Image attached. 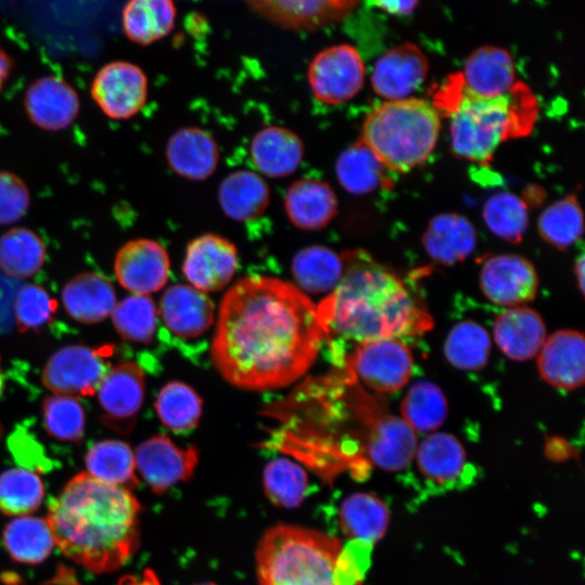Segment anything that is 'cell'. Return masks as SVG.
<instances>
[{
    "mask_svg": "<svg viewBox=\"0 0 585 585\" xmlns=\"http://www.w3.org/2000/svg\"><path fill=\"white\" fill-rule=\"evenodd\" d=\"M323 340L316 306L306 292L286 281L249 276L221 301L211 359L232 386L272 390L302 377Z\"/></svg>",
    "mask_w": 585,
    "mask_h": 585,
    "instance_id": "cell-1",
    "label": "cell"
},
{
    "mask_svg": "<svg viewBox=\"0 0 585 585\" xmlns=\"http://www.w3.org/2000/svg\"><path fill=\"white\" fill-rule=\"evenodd\" d=\"M140 512L129 489L80 472L50 503L47 522L65 557L93 573H106L138 549Z\"/></svg>",
    "mask_w": 585,
    "mask_h": 585,
    "instance_id": "cell-2",
    "label": "cell"
},
{
    "mask_svg": "<svg viewBox=\"0 0 585 585\" xmlns=\"http://www.w3.org/2000/svg\"><path fill=\"white\" fill-rule=\"evenodd\" d=\"M341 258L340 282L316 307L330 349L340 341L402 339L431 327V317L403 282L367 252L347 251Z\"/></svg>",
    "mask_w": 585,
    "mask_h": 585,
    "instance_id": "cell-3",
    "label": "cell"
},
{
    "mask_svg": "<svg viewBox=\"0 0 585 585\" xmlns=\"http://www.w3.org/2000/svg\"><path fill=\"white\" fill-rule=\"evenodd\" d=\"M370 548L295 524L268 529L256 548L259 585H364Z\"/></svg>",
    "mask_w": 585,
    "mask_h": 585,
    "instance_id": "cell-4",
    "label": "cell"
},
{
    "mask_svg": "<svg viewBox=\"0 0 585 585\" xmlns=\"http://www.w3.org/2000/svg\"><path fill=\"white\" fill-rule=\"evenodd\" d=\"M439 132L435 106L422 99L406 98L373 108L364 120L361 141L388 170L407 172L427 160Z\"/></svg>",
    "mask_w": 585,
    "mask_h": 585,
    "instance_id": "cell-5",
    "label": "cell"
},
{
    "mask_svg": "<svg viewBox=\"0 0 585 585\" xmlns=\"http://www.w3.org/2000/svg\"><path fill=\"white\" fill-rule=\"evenodd\" d=\"M517 83L511 92L499 96H480L468 91L459 74L450 77L440 94L447 101L452 147L467 160L484 162L492 158L499 143L514 134L519 121L520 94Z\"/></svg>",
    "mask_w": 585,
    "mask_h": 585,
    "instance_id": "cell-6",
    "label": "cell"
},
{
    "mask_svg": "<svg viewBox=\"0 0 585 585\" xmlns=\"http://www.w3.org/2000/svg\"><path fill=\"white\" fill-rule=\"evenodd\" d=\"M348 376L369 389L388 393L403 388L413 370V356L399 338H380L361 342L343 361Z\"/></svg>",
    "mask_w": 585,
    "mask_h": 585,
    "instance_id": "cell-7",
    "label": "cell"
},
{
    "mask_svg": "<svg viewBox=\"0 0 585 585\" xmlns=\"http://www.w3.org/2000/svg\"><path fill=\"white\" fill-rule=\"evenodd\" d=\"M113 346L74 344L56 351L42 372V384L56 394L93 395L108 372Z\"/></svg>",
    "mask_w": 585,
    "mask_h": 585,
    "instance_id": "cell-8",
    "label": "cell"
},
{
    "mask_svg": "<svg viewBox=\"0 0 585 585\" xmlns=\"http://www.w3.org/2000/svg\"><path fill=\"white\" fill-rule=\"evenodd\" d=\"M365 67L361 54L342 43L320 51L311 61L308 80L316 100L337 105L354 98L364 83Z\"/></svg>",
    "mask_w": 585,
    "mask_h": 585,
    "instance_id": "cell-9",
    "label": "cell"
},
{
    "mask_svg": "<svg viewBox=\"0 0 585 585\" xmlns=\"http://www.w3.org/2000/svg\"><path fill=\"white\" fill-rule=\"evenodd\" d=\"M148 81L143 69L128 61H113L94 76L90 93L100 109L109 118L126 120L145 105Z\"/></svg>",
    "mask_w": 585,
    "mask_h": 585,
    "instance_id": "cell-10",
    "label": "cell"
},
{
    "mask_svg": "<svg viewBox=\"0 0 585 585\" xmlns=\"http://www.w3.org/2000/svg\"><path fill=\"white\" fill-rule=\"evenodd\" d=\"M144 373L133 362L108 369L98 388L102 421L120 433L132 430L144 400Z\"/></svg>",
    "mask_w": 585,
    "mask_h": 585,
    "instance_id": "cell-11",
    "label": "cell"
},
{
    "mask_svg": "<svg viewBox=\"0 0 585 585\" xmlns=\"http://www.w3.org/2000/svg\"><path fill=\"white\" fill-rule=\"evenodd\" d=\"M237 268L235 245L225 237L207 233L186 246L182 271L194 288L208 292L225 287Z\"/></svg>",
    "mask_w": 585,
    "mask_h": 585,
    "instance_id": "cell-12",
    "label": "cell"
},
{
    "mask_svg": "<svg viewBox=\"0 0 585 585\" xmlns=\"http://www.w3.org/2000/svg\"><path fill=\"white\" fill-rule=\"evenodd\" d=\"M135 466L153 492L161 494L173 485L187 481L195 472L198 451L174 444L164 434L153 435L135 451Z\"/></svg>",
    "mask_w": 585,
    "mask_h": 585,
    "instance_id": "cell-13",
    "label": "cell"
},
{
    "mask_svg": "<svg viewBox=\"0 0 585 585\" xmlns=\"http://www.w3.org/2000/svg\"><path fill=\"white\" fill-rule=\"evenodd\" d=\"M114 272L129 291L148 295L161 289L170 274V259L165 247L148 238L131 239L116 253Z\"/></svg>",
    "mask_w": 585,
    "mask_h": 585,
    "instance_id": "cell-14",
    "label": "cell"
},
{
    "mask_svg": "<svg viewBox=\"0 0 585 585\" xmlns=\"http://www.w3.org/2000/svg\"><path fill=\"white\" fill-rule=\"evenodd\" d=\"M480 286L490 301L518 307L535 298L538 277L528 259L519 255H496L483 262Z\"/></svg>",
    "mask_w": 585,
    "mask_h": 585,
    "instance_id": "cell-15",
    "label": "cell"
},
{
    "mask_svg": "<svg viewBox=\"0 0 585 585\" xmlns=\"http://www.w3.org/2000/svg\"><path fill=\"white\" fill-rule=\"evenodd\" d=\"M24 108L32 125L55 132L68 128L78 117L80 99L65 79L47 75L28 86L24 94Z\"/></svg>",
    "mask_w": 585,
    "mask_h": 585,
    "instance_id": "cell-16",
    "label": "cell"
},
{
    "mask_svg": "<svg viewBox=\"0 0 585 585\" xmlns=\"http://www.w3.org/2000/svg\"><path fill=\"white\" fill-rule=\"evenodd\" d=\"M360 0H245L274 24L290 30H316L347 17Z\"/></svg>",
    "mask_w": 585,
    "mask_h": 585,
    "instance_id": "cell-17",
    "label": "cell"
},
{
    "mask_svg": "<svg viewBox=\"0 0 585 585\" xmlns=\"http://www.w3.org/2000/svg\"><path fill=\"white\" fill-rule=\"evenodd\" d=\"M428 60L414 43L405 42L385 52L375 63L372 87L387 101L408 98L426 79Z\"/></svg>",
    "mask_w": 585,
    "mask_h": 585,
    "instance_id": "cell-18",
    "label": "cell"
},
{
    "mask_svg": "<svg viewBox=\"0 0 585 585\" xmlns=\"http://www.w3.org/2000/svg\"><path fill=\"white\" fill-rule=\"evenodd\" d=\"M537 369L550 386L572 390L585 378V340L582 333L560 329L546 337L537 353Z\"/></svg>",
    "mask_w": 585,
    "mask_h": 585,
    "instance_id": "cell-19",
    "label": "cell"
},
{
    "mask_svg": "<svg viewBox=\"0 0 585 585\" xmlns=\"http://www.w3.org/2000/svg\"><path fill=\"white\" fill-rule=\"evenodd\" d=\"M417 434L402 418L380 415L369 422L365 435V452L369 463L394 472L405 469L415 457Z\"/></svg>",
    "mask_w": 585,
    "mask_h": 585,
    "instance_id": "cell-20",
    "label": "cell"
},
{
    "mask_svg": "<svg viewBox=\"0 0 585 585\" xmlns=\"http://www.w3.org/2000/svg\"><path fill=\"white\" fill-rule=\"evenodd\" d=\"M160 316L168 329L180 338H197L205 334L214 318L211 299L193 286L173 285L162 295Z\"/></svg>",
    "mask_w": 585,
    "mask_h": 585,
    "instance_id": "cell-21",
    "label": "cell"
},
{
    "mask_svg": "<svg viewBox=\"0 0 585 585\" xmlns=\"http://www.w3.org/2000/svg\"><path fill=\"white\" fill-rule=\"evenodd\" d=\"M459 78L468 91L489 98L508 94L518 83L510 53L495 46H483L472 51Z\"/></svg>",
    "mask_w": 585,
    "mask_h": 585,
    "instance_id": "cell-22",
    "label": "cell"
},
{
    "mask_svg": "<svg viewBox=\"0 0 585 585\" xmlns=\"http://www.w3.org/2000/svg\"><path fill=\"white\" fill-rule=\"evenodd\" d=\"M493 336L507 358L526 361L537 355L546 339V327L538 312L518 306L496 316Z\"/></svg>",
    "mask_w": 585,
    "mask_h": 585,
    "instance_id": "cell-23",
    "label": "cell"
},
{
    "mask_svg": "<svg viewBox=\"0 0 585 585\" xmlns=\"http://www.w3.org/2000/svg\"><path fill=\"white\" fill-rule=\"evenodd\" d=\"M284 207L289 221L296 227L317 231L334 219L338 202L327 182L316 178H302L287 190Z\"/></svg>",
    "mask_w": 585,
    "mask_h": 585,
    "instance_id": "cell-24",
    "label": "cell"
},
{
    "mask_svg": "<svg viewBox=\"0 0 585 585\" xmlns=\"http://www.w3.org/2000/svg\"><path fill=\"white\" fill-rule=\"evenodd\" d=\"M166 158L169 167L180 177L204 180L217 169L220 155L217 142L207 131L186 127L170 136Z\"/></svg>",
    "mask_w": 585,
    "mask_h": 585,
    "instance_id": "cell-25",
    "label": "cell"
},
{
    "mask_svg": "<svg viewBox=\"0 0 585 585\" xmlns=\"http://www.w3.org/2000/svg\"><path fill=\"white\" fill-rule=\"evenodd\" d=\"M338 519L340 529L350 543L372 548L388 530L390 510L378 496L356 492L342 500Z\"/></svg>",
    "mask_w": 585,
    "mask_h": 585,
    "instance_id": "cell-26",
    "label": "cell"
},
{
    "mask_svg": "<svg viewBox=\"0 0 585 585\" xmlns=\"http://www.w3.org/2000/svg\"><path fill=\"white\" fill-rule=\"evenodd\" d=\"M303 144L292 131L270 126L252 139L250 155L256 168L270 178H284L294 173L303 157Z\"/></svg>",
    "mask_w": 585,
    "mask_h": 585,
    "instance_id": "cell-27",
    "label": "cell"
},
{
    "mask_svg": "<svg viewBox=\"0 0 585 585\" xmlns=\"http://www.w3.org/2000/svg\"><path fill=\"white\" fill-rule=\"evenodd\" d=\"M62 300L67 313L83 324H95L108 316L116 304L112 283L102 274L81 273L63 288Z\"/></svg>",
    "mask_w": 585,
    "mask_h": 585,
    "instance_id": "cell-28",
    "label": "cell"
},
{
    "mask_svg": "<svg viewBox=\"0 0 585 585\" xmlns=\"http://www.w3.org/2000/svg\"><path fill=\"white\" fill-rule=\"evenodd\" d=\"M474 226L458 213H441L428 224L422 244L428 255L437 262L450 265L467 258L474 249Z\"/></svg>",
    "mask_w": 585,
    "mask_h": 585,
    "instance_id": "cell-29",
    "label": "cell"
},
{
    "mask_svg": "<svg viewBox=\"0 0 585 585\" xmlns=\"http://www.w3.org/2000/svg\"><path fill=\"white\" fill-rule=\"evenodd\" d=\"M223 212L239 222L259 218L270 202V190L262 177L250 170H237L224 178L219 187Z\"/></svg>",
    "mask_w": 585,
    "mask_h": 585,
    "instance_id": "cell-30",
    "label": "cell"
},
{
    "mask_svg": "<svg viewBox=\"0 0 585 585\" xmlns=\"http://www.w3.org/2000/svg\"><path fill=\"white\" fill-rule=\"evenodd\" d=\"M176 18L173 0H128L121 12L126 37L140 46H148L170 34Z\"/></svg>",
    "mask_w": 585,
    "mask_h": 585,
    "instance_id": "cell-31",
    "label": "cell"
},
{
    "mask_svg": "<svg viewBox=\"0 0 585 585\" xmlns=\"http://www.w3.org/2000/svg\"><path fill=\"white\" fill-rule=\"evenodd\" d=\"M415 458L419 471L427 480L445 485L463 472L466 452L456 437L431 432L417 445Z\"/></svg>",
    "mask_w": 585,
    "mask_h": 585,
    "instance_id": "cell-32",
    "label": "cell"
},
{
    "mask_svg": "<svg viewBox=\"0 0 585 585\" xmlns=\"http://www.w3.org/2000/svg\"><path fill=\"white\" fill-rule=\"evenodd\" d=\"M291 272L299 289L310 294L330 292L341 280L343 261L326 246H309L296 253Z\"/></svg>",
    "mask_w": 585,
    "mask_h": 585,
    "instance_id": "cell-33",
    "label": "cell"
},
{
    "mask_svg": "<svg viewBox=\"0 0 585 585\" xmlns=\"http://www.w3.org/2000/svg\"><path fill=\"white\" fill-rule=\"evenodd\" d=\"M54 538L47 521L22 516L11 520L3 530V545L17 562L37 564L46 560L54 546Z\"/></svg>",
    "mask_w": 585,
    "mask_h": 585,
    "instance_id": "cell-34",
    "label": "cell"
},
{
    "mask_svg": "<svg viewBox=\"0 0 585 585\" xmlns=\"http://www.w3.org/2000/svg\"><path fill=\"white\" fill-rule=\"evenodd\" d=\"M47 248L30 229L13 227L0 236V269L14 278L35 275L43 266Z\"/></svg>",
    "mask_w": 585,
    "mask_h": 585,
    "instance_id": "cell-35",
    "label": "cell"
},
{
    "mask_svg": "<svg viewBox=\"0 0 585 585\" xmlns=\"http://www.w3.org/2000/svg\"><path fill=\"white\" fill-rule=\"evenodd\" d=\"M86 467L93 478L126 489L139 484L135 459L131 447L119 440H104L87 452Z\"/></svg>",
    "mask_w": 585,
    "mask_h": 585,
    "instance_id": "cell-36",
    "label": "cell"
},
{
    "mask_svg": "<svg viewBox=\"0 0 585 585\" xmlns=\"http://www.w3.org/2000/svg\"><path fill=\"white\" fill-rule=\"evenodd\" d=\"M386 167L360 140L343 151L336 162L339 183L350 193L363 195L382 184Z\"/></svg>",
    "mask_w": 585,
    "mask_h": 585,
    "instance_id": "cell-37",
    "label": "cell"
},
{
    "mask_svg": "<svg viewBox=\"0 0 585 585\" xmlns=\"http://www.w3.org/2000/svg\"><path fill=\"white\" fill-rule=\"evenodd\" d=\"M402 418L415 432H434L447 416V401L442 390L431 381L414 382L401 403Z\"/></svg>",
    "mask_w": 585,
    "mask_h": 585,
    "instance_id": "cell-38",
    "label": "cell"
},
{
    "mask_svg": "<svg viewBox=\"0 0 585 585\" xmlns=\"http://www.w3.org/2000/svg\"><path fill=\"white\" fill-rule=\"evenodd\" d=\"M155 410L160 421L176 433L192 431L203 412V400L188 385L170 381L159 391Z\"/></svg>",
    "mask_w": 585,
    "mask_h": 585,
    "instance_id": "cell-39",
    "label": "cell"
},
{
    "mask_svg": "<svg viewBox=\"0 0 585 585\" xmlns=\"http://www.w3.org/2000/svg\"><path fill=\"white\" fill-rule=\"evenodd\" d=\"M268 499L281 508H296L308 494L309 478L303 467L286 457L272 459L263 469Z\"/></svg>",
    "mask_w": 585,
    "mask_h": 585,
    "instance_id": "cell-40",
    "label": "cell"
},
{
    "mask_svg": "<svg viewBox=\"0 0 585 585\" xmlns=\"http://www.w3.org/2000/svg\"><path fill=\"white\" fill-rule=\"evenodd\" d=\"M491 351V338L481 325L471 320L456 324L444 343L446 360L463 370H479L485 366Z\"/></svg>",
    "mask_w": 585,
    "mask_h": 585,
    "instance_id": "cell-41",
    "label": "cell"
},
{
    "mask_svg": "<svg viewBox=\"0 0 585 585\" xmlns=\"http://www.w3.org/2000/svg\"><path fill=\"white\" fill-rule=\"evenodd\" d=\"M44 487L31 470L13 468L0 474V511L8 516H26L42 504Z\"/></svg>",
    "mask_w": 585,
    "mask_h": 585,
    "instance_id": "cell-42",
    "label": "cell"
},
{
    "mask_svg": "<svg viewBox=\"0 0 585 585\" xmlns=\"http://www.w3.org/2000/svg\"><path fill=\"white\" fill-rule=\"evenodd\" d=\"M112 318L117 333L127 341L148 343L157 326V311L147 295L134 294L115 304Z\"/></svg>",
    "mask_w": 585,
    "mask_h": 585,
    "instance_id": "cell-43",
    "label": "cell"
},
{
    "mask_svg": "<svg viewBox=\"0 0 585 585\" xmlns=\"http://www.w3.org/2000/svg\"><path fill=\"white\" fill-rule=\"evenodd\" d=\"M538 232L559 249L573 245L583 233V214L576 197L567 196L548 206L540 216Z\"/></svg>",
    "mask_w": 585,
    "mask_h": 585,
    "instance_id": "cell-44",
    "label": "cell"
},
{
    "mask_svg": "<svg viewBox=\"0 0 585 585\" xmlns=\"http://www.w3.org/2000/svg\"><path fill=\"white\" fill-rule=\"evenodd\" d=\"M483 219L495 235L512 243L522 239L529 224L524 202L506 192L495 194L486 200Z\"/></svg>",
    "mask_w": 585,
    "mask_h": 585,
    "instance_id": "cell-45",
    "label": "cell"
},
{
    "mask_svg": "<svg viewBox=\"0 0 585 585\" xmlns=\"http://www.w3.org/2000/svg\"><path fill=\"white\" fill-rule=\"evenodd\" d=\"M43 424L48 434L61 441H80L86 428V413L73 395L55 394L43 403Z\"/></svg>",
    "mask_w": 585,
    "mask_h": 585,
    "instance_id": "cell-46",
    "label": "cell"
},
{
    "mask_svg": "<svg viewBox=\"0 0 585 585\" xmlns=\"http://www.w3.org/2000/svg\"><path fill=\"white\" fill-rule=\"evenodd\" d=\"M57 302L40 286L23 285L14 299V314L20 332L44 326L54 315Z\"/></svg>",
    "mask_w": 585,
    "mask_h": 585,
    "instance_id": "cell-47",
    "label": "cell"
},
{
    "mask_svg": "<svg viewBox=\"0 0 585 585\" xmlns=\"http://www.w3.org/2000/svg\"><path fill=\"white\" fill-rule=\"evenodd\" d=\"M30 193L17 174L0 170V225L13 224L29 209Z\"/></svg>",
    "mask_w": 585,
    "mask_h": 585,
    "instance_id": "cell-48",
    "label": "cell"
},
{
    "mask_svg": "<svg viewBox=\"0 0 585 585\" xmlns=\"http://www.w3.org/2000/svg\"><path fill=\"white\" fill-rule=\"evenodd\" d=\"M420 0H375V4L391 15H410L417 8Z\"/></svg>",
    "mask_w": 585,
    "mask_h": 585,
    "instance_id": "cell-49",
    "label": "cell"
},
{
    "mask_svg": "<svg viewBox=\"0 0 585 585\" xmlns=\"http://www.w3.org/2000/svg\"><path fill=\"white\" fill-rule=\"evenodd\" d=\"M14 66V58L6 50L0 47V92L10 78Z\"/></svg>",
    "mask_w": 585,
    "mask_h": 585,
    "instance_id": "cell-50",
    "label": "cell"
},
{
    "mask_svg": "<svg viewBox=\"0 0 585 585\" xmlns=\"http://www.w3.org/2000/svg\"><path fill=\"white\" fill-rule=\"evenodd\" d=\"M575 274L578 282V286L582 292H584V256L581 255L578 260L575 263Z\"/></svg>",
    "mask_w": 585,
    "mask_h": 585,
    "instance_id": "cell-51",
    "label": "cell"
},
{
    "mask_svg": "<svg viewBox=\"0 0 585 585\" xmlns=\"http://www.w3.org/2000/svg\"><path fill=\"white\" fill-rule=\"evenodd\" d=\"M2 390H3V375L0 367V396L2 394Z\"/></svg>",
    "mask_w": 585,
    "mask_h": 585,
    "instance_id": "cell-52",
    "label": "cell"
},
{
    "mask_svg": "<svg viewBox=\"0 0 585 585\" xmlns=\"http://www.w3.org/2000/svg\"><path fill=\"white\" fill-rule=\"evenodd\" d=\"M196 585H217L214 583H202V584H196Z\"/></svg>",
    "mask_w": 585,
    "mask_h": 585,
    "instance_id": "cell-53",
    "label": "cell"
}]
</instances>
